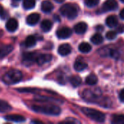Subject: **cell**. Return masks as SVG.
Segmentation results:
<instances>
[{
	"label": "cell",
	"instance_id": "1",
	"mask_svg": "<svg viewBox=\"0 0 124 124\" xmlns=\"http://www.w3.org/2000/svg\"><path fill=\"white\" fill-rule=\"evenodd\" d=\"M31 110L48 116H58L61 113L60 107L55 105H32Z\"/></svg>",
	"mask_w": 124,
	"mask_h": 124
},
{
	"label": "cell",
	"instance_id": "2",
	"mask_svg": "<svg viewBox=\"0 0 124 124\" xmlns=\"http://www.w3.org/2000/svg\"><path fill=\"white\" fill-rule=\"evenodd\" d=\"M23 79V74L19 70L12 69L9 71H8L4 76H3V81L8 84H15L18 82H20Z\"/></svg>",
	"mask_w": 124,
	"mask_h": 124
},
{
	"label": "cell",
	"instance_id": "3",
	"mask_svg": "<svg viewBox=\"0 0 124 124\" xmlns=\"http://www.w3.org/2000/svg\"><path fill=\"white\" fill-rule=\"evenodd\" d=\"M81 112L88 118L90 119L98 122V123H102L105 120V115L97 110L89 108H81Z\"/></svg>",
	"mask_w": 124,
	"mask_h": 124
},
{
	"label": "cell",
	"instance_id": "4",
	"mask_svg": "<svg viewBox=\"0 0 124 124\" xmlns=\"http://www.w3.org/2000/svg\"><path fill=\"white\" fill-rule=\"evenodd\" d=\"M60 12L63 16L70 20L76 18L78 15L77 8L71 4H65L62 5L60 9Z\"/></svg>",
	"mask_w": 124,
	"mask_h": 124
},
{
	"label": "cell",
	"instance_id": "5",
	"mask_svg": "<svg viewBox=\"0 0 124 124\" xmlns=\"http://www.w3.org/2000/svg\"><path fill=\"white\" fill-rule=\"evenodd\" d=\"M37 56L36 52H25L23 54V62L25 65H31L36 61Z\"/></svg>",
	"mask_w": 124,
	"mask_h": 124
},
{
	"label": "cell",
	"instance_id": "6",
	"mask_svg": "<svg viewBox=\"0 0 124 124\" xmlns=\"http://www.w3.org/2000/svg\"><path fill=\"white\" fill-rule=\"evenodd\" d=\"M56 35L59 39H68L72 35V30L68 27H62L57 31Z\"/></svg>",
	"mask_w": 124,
	"mask_h": 124
},
{
	"label": "cell",
	"instance_id": "7",
	"mask_svg": "<svg viewBox=\"0 0 124 124\" xmlns=\"http://www.w3.org/2000/svg\"><path fill=\"white\" fill-rule=\"evenodd\" d=\"M118 7V5L116 0H106L102 5V9L105 12L113 11L116 10Z\"/></svg>",
	"mask_w": 124,
	"mask_h": 124
},
{
	"label": "cell",
	"instance_id": "8",
	"mask_svg": "<svg viewBox=\"0 0 124 124\" xmlns=\"http://www.w3.org/2000/svg\"><path fill=\"white\" fill-rule=\"evenodd\" d=\"M52 55L49 54H41L37 56L36 57V63L39 65H42L46 62H49L52 60Z\"/></svg>",
	"mask_w": 124,
	"mask_h": 124
},
{
	"label": "cell",
	"instance_id": "9",
	"mask_svg": "<svg viewBox=\"0 0 124 124\" xmlns=\"http://www.w3.org/2000/svg\"><path fill=\"white\" fill-rule=\"evenodd\" d=\"M6 28L9 32H15L18 28V22L15 18H10L6 23Z\"/></svg>",
	"mask_w": 124,
	"mask_h": 124
},
{
	"label": "cell",
	"instance_id": "10",
	"mask_svg": "<svg viewBox=\"0 0 124 124\" xmlns=\"http://www.w3.org/2000/svg\"><path fill=\"white\" fill-rule=\"evenodd\" d=\"M72 51L71 46L69 44H63L60 45L58 48V53L61 56L68 55Z\"/></svg>",
	"mask_w": 124,
	"mask_h": 124
},
{
	"label": "cell",
	"instance_id": "11",
	"mask_svg": "<svg viewBox=\"0 0 124 124\" xmlns=\"http://www.w3.org/2000/svg\"><path fill=\"white\" fill-rule=\"evenodd\" d=\"M40 20V15L38 13H31L26 18V23L29 25H36Z\"/></svg>",
	"mask_w": 124,
	"mask_h": 124
},
{
	"label": "cell",
	"instance_id": "12",
	"mask_svg": "<svg viewBox=\"0 0 124 124\" xmlns=\"http://www.w3.org/2000/svg\"><path fill=\"white\" fill-rule=\"evenodd\" d=\"M13 50V46L9 44L0 45V59L6 57Z\"/></svg>",
	"mask_w": 124,
	"mask_h": 124
},
{
	"label": "cell",
	"instance_id": "13",
	"mask_svg": "<svg viewBox=\"0 0 124 124\" xmlns=\"http://www.w3.org/2000/svg\"><path fill=\"white\" fill-rule=\"evenodd\" d=\"M41 10L45 13L51 12L54 9V5L52 2L49 0H44L41 4Z\"/></svg>",
	"mask_w": 124,
	"mask_h": 124
},
{
	"label": "cell",
	"instance_id": "14",
	"mask_svg": "<svg viewBox=\"0 0 124 124\" xmlns=\"http://www.w3.org/2000/svg\"><path fill=\"white\" fill-rule=\"evenodd\" d=\"M5 120L9 121H12V122H15V123H21V122H24L25 121V118L20 115H7L4 117Z\"/></svg>",
	"mask_w": 124,
	"mask_h": 124
},
{
	"label": "cell",
	"instance_id": "15",
	"mask_svg": "<svg viewBox=\"0 0 124 124\" xmlns=\"http://www.w3.org/2000/svg\"><path fill=\"white\" fill-rule=\"evenodd\" d=\"M87 28H88V25L84 22H80L74 26V31L78 34L84 33L86 31Z\"/></svg>",
	"mask_w": 124,
	"mask_h": 124
},
{
	"label": "cell",
	"instance_id": "16",
	"mask_svg": "<svg viewBox=\"0 0 124 124\" xmlns=\"http://www.w3.org/2000/svg\"><path fill=\"white\" fill-rule=\"evenodd\" d=\"M106 25L110 28H114L116 27L118 24V18L116 15H110L106 18Z\"/></svg>",
	"mask_w": 124,
	"mask_h": 124
},
{
	"label": "cell",
	"instance_id": "17",
	"mask_svg": "<svg viewBox=\"0 0 124 124\" xmlns=\"http://www.w3.org/2000/svg\"><path fill=\"white\" fill-rule=\"evenodd\" d=\"M87 66H88L87 63H86L84 61H81V60H76V62L74 63V69L77 72H81V71L85 70L87 68Z\"/></svg>",
	"mask_w": 124,
	"mask_h": 124
},
{
	"label": "cell",
	"instance_id": "18",
	"mask_svg": "<svg viewBox=\"0 0 124 124\" xmlns=\"http://www.w3.org/2000/svg\"><path fill=\"white\" fill-rule=\"evenodd\" d=\"M36 39L33 35L28 36L25 40V46L26 47H28V48L33 47L36 45Z\"/></svg>",
	"mask_w": 124,
	"mask_h": 124
},
{
	"label": "cell",
	"instance_id": "19",
	"mask_svg": "<svg viewBox=\"0 0 124 124\" xmlns=\"http://www.w3.org/2000/svg\"><path fill=\"white\" fill-rule=\"evenodd\" d=\"M52 28V23L49 20H44L41 23V28L44 32H49Z\"/></svg>",
	"mask_w": 124,
	"mask_h": 124
},
{
	"label": "cell",
	"instance_id": "20",
	"mask_svg": "<svg viewBox=\"0 0 124 124\" xmlns=\"http://www.w3.org/2000/svg\"><path fill=\"white\" fill-rule=\"evenodd\" d=\"M12 110V107L9 103L7 102L0 100V113H7Z\"/></svg>",
	"mask_w": 124,
	"mask_h": 124
},
{
	"label": "cell",
	"instance_id": "21",
	"mask_svg": "<svg viewBox=\"0 0 124 124\" xmlns=\"http://www.w3.org/2000/svg\"><path fill=\"white\" fill-rule=\"evenodd\" d=\"M78 49L82 53H89L92 50V46L86 42H82L78 46Z\"/></svg>",
	"mask_w": 124,
	"mask_h": 124
},
{
	"label": "cell",
	"instance_id": "22",
	"mask_svg": "<svg viewBox=\"0 0 124 124\" xmlns=\"http://www.w3.org/2000/svg\"><path fill=\"white\" fill-rule=\"evenodd\" d=\"M34 100L36 102H58L59 101L53 99V98H49L47 97H44V96H36Z\"/></svg>",
	"mask_w": 124,
	"mask_h": 124
},
{
	"label": "cell",
	"instance_id": "23",
	"mask_svg": "<svg viewBox=\"0 0 124 124\" xmlns=\"http://www.w3.org/2000/svg\"><path fill=\"white\" fill-rule=\"evenodd\" d=\"M70 83L71 84V85L73 87H78L81 85L82 80L81 78V77L78 76H73L70 78Z\"/></svg>",
	"mask_w": 124,
	"mask_h": 124
},
{
	"label": "cell",
	"instance_id": "24",
	"mask_svg": "<svg viewBox=\"0 0 124 124\" xmlns=\"http://www.w3.org/2000/svg\"><path fill=\"white\" fill-rule=\"evenodd\" d=\"M103 40H104V39L100 33H96V34L93 35L91 38V41L96 45H99V44H102L103 42Z\"/></svg>",
	"mask_w": 124,
	"mask_h": 124
},
{
	"label": "cell",
	"instance_id": "25",
	"mask_svg": "<svg viewBox=\"0 0 124 124\" xmlns=\"http://www.w3.org/2000/svg\"><path fill=\"white\" fill-rule=\"evenodd\" d=\"M97 81H98V78H97V76L94 73L90 74L86 78V83L88 85H91V86L95 85L97 83Z\"/></svg>",
	"mask_w": 124,
	"mask_h": 124
},
{
	"label": "cell",
	"instance_id": "26",
	"mask_svg": "<svg viewBox=\"0 0 124 124\" xmlns=\"http://www.w3.org/2000/svg\"><path fill=\"white\" fill-rule=\"evenodd\" d=\"M36 6V0H23V7L25 9H31Z\"/></svg>",
	"mask_w": 124,
	"mask_h": 124
},
{
	"label": "cell",
	"instance_id": "27",
	"mask_svg": "<svg viewBox=\"0 0 124 124\" xmlns=\"http://www.w3.org/2000/svg\"><path fill=\"white\" fill-rule=\"evenodd\" d=\"M111 122L114 124H124V115H113Z\"/></svg>",
	"mask_w": 124,
	"mask_h": 124
},
{
	"label": "cell",
	"instance_id": "28",
	"mask_svg": "<svg viewBox=\"0 0 124 124\" xmlns=\"http://www.w3.org/2000/svg\"><path fill=\"white\" fill-rule=\"evenodd\" d=\"M17 91L20 92H29V93H37L39 92V89H33V88H22V89H17Z\"/></svg>",
	"mask_w": 124,
	"mask_h": 124
},
{
	"label": "cell",
	"instance_id": "29",
	"mask_svg": "<svg viewBox=\"0 0 124 124\" xmlns=\"http://www.w3.org/2000/svg\"><path fill=\"white\" fill-rule=\"evenodd\" d=\"M117 32L116 31H110L106 33V38L108 40H113L117 36Z\"/></svg>",
	"mask_w": 124,
	"mask_h": 124
},
{
	"label": "cell",
	"instance_id": "30",
	"mask_svg": "<svg viewBox=\"0 0 124 124\" xmlns=\"http://www.w3.org/2000/svg\"><path fill=\"white\" fill-rule=\"evenodd\" d=\"M100 2V0H85V4L89 7H94L97 6Z\"/></svg>",
	"mask_w": 124,
	"mask_h": 124
},
{
	"label": "cell",
	"instance_id": "31",
	"mask_svg": "<svg viewBox=\"0 0 124 124\" xmlns=\"http://www.w3.org/2000/svg\"><path fill=\"white\" fill-rule=\"evenodd\" d=\"M117 33H122L124 32V24H120L119 25L116 26V31Z\"/></svg>",
	"mask_w": 124,
	"mask_h": 124
},
{
	"label": "cell",
	"instance_id": "32",
	"mask_svg": "<svg viewBox=\"0 0 124 124\" xmlns=\"http://www.w3.org/2000/svg\"><path fill=\"white\" fill-rule=\"evenodd\" d=\"M119 99L122 102H124V89H123L119 93Z\"/></svg>",
	"mask_w": 124,
	"mask_h": 124
},
{
	"label": "cell",
	"instance_id": "33",
	"mask_svg": "<svg viewBox=\"0 0 124 124\" xmlns=\"http://www.w3.org/2000/svg\"><path fill=\"white\" fill-rule=\"evenodd\" d=\"M20 0H12V5L14 6H17L18 4V2L20 1Z\"/></svg>",
	"mask_w": 124,
	"mask_h": 124
},
{
	"label": "cell",
	"instance_id": "34",
	"mask_svg": "<svg viewBox=\"0 0 124 124\" xmlns=\"http://www.w3.org/2000/svg\"><path fill=\"white\" fill-rule=\"evenodd\" d=\"M96 29L97 30V31H100V30H104V28H103V26L102 25H98L97 26V28H96Z\"/></svg>",
	"mask_w": 124,
	"mask_h": 124
},
{
	"label": "cell",
	"instance_id": "35",
	"mask_svg": "<svg viewBox=\"0 0 124 124\" xmlns=\"http://www.w3.org/2000/svg\"><path fill=\"white\" fill-rule=\"evenodd\" d=\"M120 17H121V19L124 20V9H123L121 11V12H120Z\"/></svg>",
	"mask_w": 124,
	"mask_h": 124
},
{
	"label": "cell",
	"instance_id": "36",
	"mask_svg": "<svg viewBox=\"0 0 124 124\" xmlns=\"http://www.w3.org/2000/svg\"><path fill=\"white\" fill-rule=\"evenodd\" d=\"M4 13V9L2 7V6L0 4V15H1Z\"/></svg>",
	"mask_w": 124,
	"mask_h": 124
},
{
	"label": "cell",
	"instance_id": "37",
	"mask_svg": "<svg viewBox=\"0 0 124 124\" xmlns=\"http://www.w3.org/2000/svg\"><path fill=\"white\" fill-rule=\"evenodd\" d=\"M31 123H33V124H42V122H41L40 121H32Z\"/></svg>",
	"mask_w": 124,
	"mask_h": 124
},
{
	"label": "cell",
	"instance_id": "38",
	"mask_svg": "<svg viewBox=\"0 0 124 124\" xmlns=\"http://www.w3.org/2000/svg\"><path fill=\"white\" fill-rule=\"evenodd\" d=\"M56 2H57V3H62L63 1H65V0H54Z\"/></svg>",
	"mask_w": 124,
	"mask_h": 124
},
{
	"label": "cell",
	"instance_id": "39",
	"mask_svg": "<svg viewBox=\"0 0 124 124\" xmlns=\"http://www.w3.org/2000/svg\"><path fill=\"white\" fill-rule=\"evenodd\" d=\"M3 34H4V33H3V31L0 29V38H1V37L3 36Z\"/></svg>",
	"mask_w": 124,
	"mask_h": 124
},
{
	"label": "cell",
	"instance_id": "40",
	"mask_svg": "<svg viewBox=\"0 0 124 124\" xmlns=\"http://www.w3.org/2000/svg\"><path fill=\"white\" fill-rule=\"evenodd\" d=\"M121 1L122 2H124V0H121Z\"/></svg>",
	"mask_w": 124,
	"mask_h": 124
}]
</instances>
